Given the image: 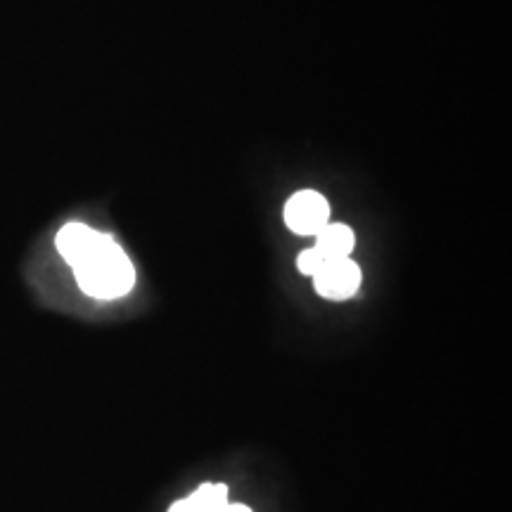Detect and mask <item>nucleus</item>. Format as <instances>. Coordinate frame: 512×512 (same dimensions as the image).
<instances>
[{
    "label": "nucleus",
    "instance_id": "nucleus-7",
    "mask_svg": "<svg viewBox=\"0 0 512 512\" xmlns=\"http://www.w3.org/2000/svg\"><path fill=\"white\" fill-rule=\"evenodd\" d=\"M325 264V256L318 252L316 247H311V249H304L302 254H299V259H297V266H299V271H302L304 275H316L318 273V268Z\"/></svg>",
    "mask_w": 512,
    "mask_h": 512
},
{
    "label": "nucleus",
    "instance_id": "nucleus-5",
    "mask_svg": "<svg viewBox=\"0 0 512 512\" xmlns=\"http://www.w3.org/2000/svg\"><path fill=\"white\" fill-rule=\"evenodd\" d=\"M356 247V235L354 230L344 223H328L320 233L316 235V249L328 259H347Z\"/></svg>",
    "mask_w": 512,
    "mask_h": 512
},
{
    "label": "nucleus",
    "instance_id": "nucleus-4",
    "mask_svg": "<svg viewBox=\"0 0 512 512\" xmlns=\"http://www.w3.org/2000/svg\"><path fill=\"white\" fill-rule=\"evenodd\" d=\"M102 238H105V233H98V230L83 226V223H69L57 233V252L74 268L100 245Z\"/></svg>",
    "mask_w": 512,
    "mask_h": 512
},
{
    "label": "nucleus",
    "instance_id": "nucleus-2",
    "mask_svg": "<svg viewBox=\"0 0 512 512\" xmlns=\"http://www.w3.org/2000/svg\"><path fill=\"white\" fill-rule=\"evenodd\" d=\"M285 223L297 235H316L330 223V204L316 190H302L285 204Z\"/></svg>",
    "mask_w": 512,
    "mask_h": 512
},
{
    "label": "nucleus",
    "instance_id": "nucleus-1",
    "mask_svg": "<svg viewBox=\"0 0 512 512\" xmlns=\"http://www.w3.org/2000/svg\"><path fill=\"white\" fill-rule=\"evenodd\" d=\"M74 275L81 290L95 299L126 297L136 285V268L131 259L107 233L100 245L74 266Z\"/></svg>",
    "mask_w": 512,
    "mask_h": 512
},
{
    "label": "nucleus",
    "instance_id": "nucleus-6",
    "mask_svg": "<svg viewBox=\"0 0 512 512\" xmlns=\"http://www.w3.org/2000/svg\"><path fill=\"white\" fill-rule=\"evenodd\" d=\"M197 512H221L228 505V486L226 484H202L195 494L188 496Z\"/></svg>",
    "mask_w": 512,
    "mask_h": 512
},
{
    "label": "nucleus",
    "instance_id": "nucleus-8",
    "mask_svg": "<svg viewBox=\"0 0 512 512\" xmlns=\"http://www.w3.org/2000/svg\"><path fill=\"white\" fill-rule=\"evenodd\" d=\"M169 512H197V510H195V505L188 501V498H183V501L171 505Z\"/></svg>",
    "mask_w": 512,
    "mask_h": 512
},
{
    "label": "nucleus",
    "instance_id": "nucleus-9",
    "mask_svg": "<svg viewBox=\"0 0 512 512\" xmlns=\"http://www.w3.org/2000/svg\"><path fill=\"white\" fill-rule=\"evenodd\" d=\"M221 512H252V510H249L247 508V505H226V508H223Z\"/></svg>",
    "mask_w": 512,
    "mask_h": 512
},
{
    "label": "nucleus",
    "instance_id": "nucleus-3",
    "mask_svg": "<svg viewBox=\"0 0 512 512\" xmlns=\"http://www.w3.org/2000/svg\"><path fill=\"white\" fill-rule=\"evenodd\" d=\"M313 285L320 297L330 302H344L351 299L361 287V268H358L351 256L347 259H328L313 275Z\"/></svg>",
    "mask_w": 512,
    "mask_h": 512
}]
</instances>
